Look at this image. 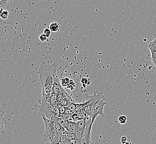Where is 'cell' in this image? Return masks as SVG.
Listing matches in <instances>:
<instances>
[{
    "label": "cell",
    "mask_w": 156,
    "mask_h": 144,
    "mask_svg": "<svg viewBox=\"0 0 156 144\" xmlns=\"http://www.w3.org/2000/svg\"><path fill=\"white\" fill-rule=\"evenodd\" d=\"M57 66L56 63L52 64L43 63L36 68L42 95L49 94L52 91L54 81L57 77Z\"/></svg>",
    "instance_id": "obj_1"
},
{
    "label": "cell",
    "mask_w": 156,
    "mask_h": 144,
    "mask_svg": "<svg viewBox=\"0 0 156 144\" xmlns=\"http://www.w3.org/2000/svg\"><path fill=\"white\" fill-rule=\"evenodd\" d=\"M40 104L37 109L40 116L46 117L49 119H53L59 116V106L53 105L44 101L39 100Z\"/></svg>",
    "instance_id": "obj_2"
},
{
    "label": "cell",
    "mask_w": 156,
    "mask_h": 144,
    "mask_svg": "<svg viewBox=\"0 0 156 144\" xmlns=\"http://www.w3.org/2000/svg\"><path fill=\"white\" fill-rule=\"evenodd\" d=\"M108 102V100L106 97L102 95V96L94 104L92 108L90 111V116H91V123L94 124L95 120L96 119L98 115L104 116V107L106 105Z\"/></svg>",
    "instance_id": "obj_3"
},
{
    "label": "cell",
    "mask_w": 156,
    "mask_h": 144,
    "mask_svg": "<svg viewBox=\"0 0 156 144\" xmlns=\"http://www.w3.org/2000/svg\"><path fill=\"white\" fill-rule=\"evenodd\" d=\"M44 123V138L45 140L50 141L51 142L53 141L55 138L59 135L61 132L56 131L52 124V119L43 117Z\"/></svg>",
    "instance_id": "obj_4"
},
{
    "label": "cell",
    "mask_w": 156,
    "mask_h": 144,
    "mask_svg": "<svg viewBox=\"0 0 156 144\" xmlns=\"http://www.w3.org/2000/svg\"><path fill=\"white\" fill-rule=\"evenodd\" d=\"M87 125L83 135L76 140L77 144H94L91 140V132L93 124L91 123V116H87Z\"/></svg>",
    "instance_id": "obj_5"
},
{
    "label": "cell",
    "mask_w": 156,
    "mask_h": 144,
    "mask_svg": "<svg viewBox=\"0 0 156 144\" xmlns=\"http://www.w3.org/2000/svg\"><path fill=\"white\" fill-rule=\"evenodd\" d=\"M87 125V117L84 119H82L77 122V132L76 134L77 135V139H79L83 135L84 130Z\"/></svg>",
    "instance_id": "obj_6"
},
{
    "label": "cell",
    "mask_w": 156,
    "mask_h": 144,
    "mask_svg": "<svg viewBox=\"0 0 156 144\" xmlns=\"http://www.w3.org/2000/svg\"><path fill=\"white\" fill-rule=\"evenodd\" d=\"M53 91L56 93V94H63L66 93V91L63 88L62 85L61 84V81L57 77L53 84Z\"/></svg>",
    "instance_id": "obj_7"
},
{
    "label": "cell",
    "mask_w": 156,
    "mask_h": 144,
    "mask_svg": "<svg viewBox=\"0 0 156 144\" xmlns=\"http://www.w3.org/2000/svg\"><path fill=\"white\" fill-rule=\"evenodd\" d=\"M73 101L72 100V98L69 94L66 95L62 100H61V101L58 103V105L61 107L67 108L71 104Z\"/></svg>",
    "instance_id": "obj_8"
},
{
    "label": "cell",
    "mask_w": 156,
    "mask_h": 144,
    "mask_svg": "<svg viewBox=\"0 0 156 144\" xmlns=\"http://www.w3.org/2000/svg\"><path fill=\"white\" fill-rule=\"evenodd\" d=\"M66 130L70 132L76 133L77 132V122L73 121H69V124L66 128Z\"/></svg>",
    "instance_id": "obj_9"
},
{
    "label": "cell",
    "mask_w": 156,
    "mask_h": 144,
    "mask_svg": "<svg viewBox=\"0 0 156 144\" xmlns=\"http://www.w3.org/2000/svg\"><path fill=\"white\" fill-rule=\"evenodd\" d=\"M53 120L56 121L57 122H58L59 124L61 126H62L64 128L66 129L67 126L69 124V120H67L64 118H59V117H56V118H53Z\"/></svg>",
    "instance_id": "obj_10"
},
{
    "label": "cell",
    "mask_w": 156,
    "mask_h": 144,
    "mask_svg": "<svg viewBox=\"0 0 156 144\" xmlns=\"http://www.w3.org/2000/svg\"><path fill=\"white\" fill-rule=\"evenodd\" d=\"M65 134L66 136V137L69 139V140H76L77 139V135L76 133L73 132H67V130H65Z\"/></svg>",
    "instance_id": "obj_11"
},
{
    "label": "cell",
    "mask_w": 156,
    "mask_h": 144,
    "mask_svg": "<svg viewBox=\"0 0 156 144\" xmlns=\"http://www.w3.org/2000/svg\"><path fill=\"white\" fill-rule=\"evenodd\" d=\"M48 28L51 30V31L52 32H57L59 31V23H58L57 22H52L50 23Z\"/></svg>",
    "instance_id": "obj_12"
},
{
    "label": "cell",
    "mask_w": 156,
    "mask_h": 144,
    "mask_svg": "<svg viewBox=\"0 0 156 144\" xmlns=\"http://www.w3.org/2000/svg\"><path fill=\"white\" fill-rule=\"evenodd\" d=\"M9 16V12L6 9H5L3 8L0 9V18L2 19H6Z\"/></svg>",
    "instance_id": "obj_13"
},
{
    "label": "cell",
    "mask_w": 156,
    "mask_h": 144,
    "mask_svg": "<svg viewBox=\"0 0 156 144\" xmlns=\"http://www.w3.org/2000/svg\"><path fill=\"white\" fill-rule=\"evenodd\" d=\"M13 0H0V6L2 8H7L12 4Z\"/></svg>",
    "instance_id": "obj_14"
},
{
    "label": "cell",
    "mask_w": 156,
    "mask_h": 144,
    "mask_svg": "<svg viewBox=\"0 0 156 144\" xmlns=\"http://www.w3.org/2000/svg\"><path fill=\"white\" fill-rule=\"evenodd\" d=\"M70 81H71V79H69L67 77H63L60 81H61V84L62 85L63 87H65L69 86L70 83Z\"/></svg>",
    "instance_id": "obj_15"
},
{
    "label": "cell",
    "mask_w": 156,
    "mask_h": 144,
    "mask_svg": "<svg viewBox=\"0 0 156 144\" xmlns=\"http://www.w3.org/2000/svg\"><path fill=\"white\" fill-rule=\"evenodd\" d=\"M77 107H78V103H76L74 101H73L71 104L67 107L69 109L71 110L73 112H75L77 110Z\"/></svg>",
    "instance_id": "obj_16"
},
{
    "label": "cell",
    "mask_w": 156,
    "mask_h": 144,
    "mask_svg": "<svg viewBox=\"0 0 156 144\" xmlns=\"http://www.w3.org/2000/svg\"><path fill=\"white\" fill-rule=\"evenodd\" d=\"M147 47L148 48V49L150 50V51L152 50V51L156 52V44L153 41L151 42L150 44L147 46Z\"/></svg>",
    "instance_id": "obj_17"
},
{
    "label": "cell",
    "mask_w": 156,
    "mask_h": 144,
    "mask_svg": "<svg viewBox=\"0 0 156 144\" xmlns=\"http://www.w3.org/2000/svg\"><path fill=\"white\" fill-rule=\"evenodd\" d=\"M151 53V60L153 64L156 66V52L155 51H150Z\"/></svg>",
    "instance_id": "obj_18"
},
{
    "label": "cell",
    "mask_w": 156,
    "mask_h": 144,
    "mask_svg": "<svg viewBox=\"0 0 156 144\" xmlns=\"http://www.w3.org/2000/svg\"><path fill=\"white\" fill-rule=\"evenodd\" d=\"M127 117L125 115H121V116H119V122L121 124H125L127 122Z\"/></svg>",
    "instance_id": "obj_19"
},
{
    "label": "cell",
    "mask_w": 156,
    "mask_h": 144,
    "mask_svg": "<svg viewBox=\"0 0 156 144\" xmlns=\"http://www.w3.org/2000/svg\"><path fill=\"white\" fill-rule=\"evenodd\" d=\"M48 38L47 37V36L44 35V33H43V34H41V35L39 36V39H40V40L42 42H45V41H47V40H48Z\"/></svg>",
    "instance_id": "obj_20"
},
{
    "label": "cell",
    "mask_w": 156,
    "mask_h": 144,
    "mask_svg": "<svg viewBox=\"0 0 156 144\" xmlns=\"http://www.w3.org/2000/svg\"><path fill=\"white\" fill-rule=\"evenodd\" d=\"M51 32H52L51 31V30H50L49 28H46L44 29V34L46 35L47 37L49 38L51 35Z\"/></svg>",
    "instance_id": "obj_21"
},
{
    "label": "cell",
    "mask_w": 156,
    "mask_h": 144,
    "mask_svg": "<svg viewBox=\"0 0 156 144\" xmlns=\"http://www.w3.org/2000/svg\"><path fill=\"white\" fill-rule=\"evenodd\" d=\"M4 125V123H0V135H4L5 134Z\"/></svg>",
    "instance_id": "obj_22"
},
{
    "label": "cell",
    "mask_w": 156,
    "mask_h": 144,
    "mask_svg": "<svg viewBox=\"0 0 156 144\" xmlns=\"http://www.w3.org/2000/svg\"><path fill=\"white\" fill-rule=\"evenodd\" d=\"M6 122V120L4 117V113H0V123H4Z\"/></svg>",
    "instance_id": "obj_23"
},
{
    "label": "cell",
    "mask_w": 156,
    "mask_h": 144,
    "mask_svg": "<svg viewBox=\"0 0 156 144\" xmlns=\"http://www.w3.org/2000/svg\"><path fill=\"white\" fill-rule=\"evenodd\" d=\"M127 138L126 136H122L121 139V141L122 144L126 143L127 142Z\"/></svg>",
    "instance_id": "obj_24"
},
{
    "label": "cell",
    "mask_w": 156,
    "mask_h": 144,
    "mask_svg": "<svg viewBox=\"0 0 156 144\" xmlns=\"http://www.w3.org/2000/svg\"><path fill=\"white\" fill-rule=\"evenodd\" d=\"M67 144H77V141L76 140H71L69 141Z\"/></svg>",
    "instance_id": "obj_25"
},
{
    "label": "cell",
    "mask_w": 156,
    "mask_h": 144,
    "mask_svg": "<svg viewBox=\"0 0 156 144\" xmlns=\"http://www.w3.org/2000/svg\"><path fill=\"white\" fill-rule=\"evenodd\" d=\"M132 144L131 142H126V143H125V144Z\"/></svg>",
    "instance_id": "obj_26"
},
{
    "label": "cell",
    "mask_w": 156,
    "mask_h": 144,
    "mask_svg": "<svg viewBox=\"0 0 156 144\" xmlns=\"http://www.w3.org/2000/svg\"><path fill=\"white\" fill-rule=\"evenodd\" d=\"M153 42H154V43H156V38H155V39H154V40H153Z\"/></svg>",
    "instance_id": "obj_27"
}]
</instances>
